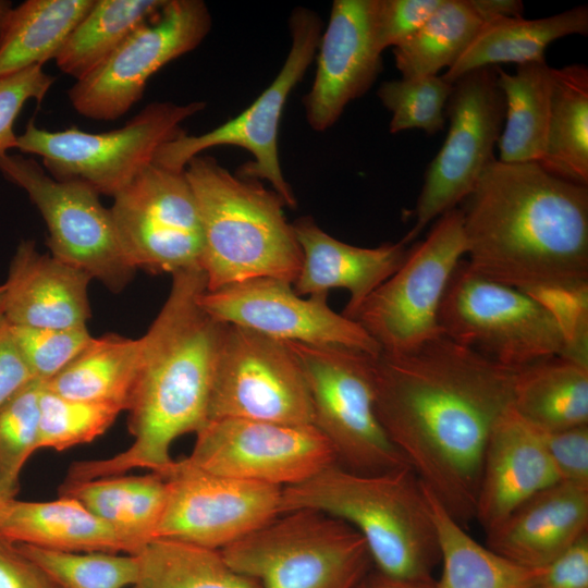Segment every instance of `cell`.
<instances>
[{
    "label": "cell",
    "mask_w": 588,
    "mask_h": 588,
    "mask_svg": "<svg viewBox=\"0 0 588 588\" xmlns=\"http://www.w3.org/2000/svg\"><path fill=\"white\" fill-rule=\"evenodd\" d=\"M0 498H7L2 490L1 480H0Z\"/></svg>",
    "instance_id": "cell-52"
},
{
    "label": "cell",
    "mask_w": 588,
    "mask_h": 588,
    "mask_svg": "<svg viewBox=\"0 0 588 588\" xmlns=\"http://www.w3.org/2000/svg\"><path fill=\"white\" fill-rule=\"evenodd\" d=\"M222 418L314 424L305 375L286 342L225 324L208 421Z\"/></svg>",
    "instance_id": "cell-13"
},
{
    "label": "cell",
    "mask_w": 588,
    "mask_h": 588,
    "mask_svg": "<svg viewBox=\"0 0 588 588\" xmlns=\"http://www.w3.org/2000/svg\"><path fill=\"white\" fill-rule=\"evenodd\" d=\"M54 81L40 65L0 75V158L16 148L14 124L25 103H40Z\"/></svg>",
    "instance_id": "cell-42"
},
{
    "label": "cell",
    "mask_w": 588,
    "mask_h": 588,
    "mask_svg": "<svg viewBox=\"0 0 588 588\" xmlns=\"http://www.w3.org/2000/svg\"><path fill=\"white\" fill-rule=\"evenodd\" d=\"M452 89L442 75L383 82L377 95L392 114L390 133L419 128L434 135L442 131Z\"/></svg>",
    "instance_id": "cell-40"
},
{
    "label": "cell",
    "mask_w": 588,
    "mask_h": 588,
    "mask_svg": "<svg viewBox=\"0 0 588 588\" xmlns=\"http://www.w3.org/2000/svg\"><path fill=\"white\" fill-rule=\"evenodd\" d=\"M443 335L502 366L519 369L562 356L567 336L555 313L520 289L456 266L439 309Z\"/></svg>",
    "instance_id": "cell-7"
},
{
    "label": "cell",
    "mask_w": 588,
    "mask_h": 588,
    "mask_svg": "<svg viewBox=\"0 0 588 588\" xmlns=\"http://www.w3.org/2000/svg\"><path fill=\"white\" fill-rule=\"evenodd\" d=\"M4 311V285L0 284V319L3 318Z\"/></svg>",
    "instance_id": "cell-51"
},
{
    "label": "cell",
    "mask_w": 588,
    "mask_h": 588,
    "mask_svg": "<svg viewBox=\"0 0 588 588\" xmlns=\"http://www.w3.org/2000/svg\"><path fill=\"white\" fill-rule=\"evenodd\" d=\"M463 203L473 271L531 294L588 286V186L494 159Z\"/></svg>",
    "instance_id": "cell-2"
},
{
    "label": "cell",
    "mask_w": 588,
    "mask_h": 588,
    "mask_svg": "<svg viewBox=\"0 0 588 588\" xmlns=\"http://www.w3.org/2000/svg\"><path fill=\"white\" fill-rule=\"evenodd\" d=\"M469 0H443L427 22L393 48L403 78L438 75L450 69L483 25Z\"/></svg>",
    "instance_id": "cell-36"
},
{
    "label": "cell",
    "mask_w": 588,
    "mask_h": 588,
    "mask_svg": "<svg viewBox=\"0 0 588 588\" xmlns=\"http://www.w3.org/2000/svg\"><path fill=\"white\" fill-rule=\"evenodd\" d=\"M527 588H588V534L544 566Z\"/></svg>",
    "instance_id": "cell-45"
},
{
    "label": "cell",
    "mask_w": 588,
    "mask_h": 588,
    "mask_svg": "<svg viewBox=\"0 0 588 588\" xmlns=\"http://www.w3.org/2000/svg\"><path fill=\"white\" fill-rule=\"evenodd\" d=\"M211 15L201 0H166L160 12L132 32L112 54L68 90L81 115L113 121L143 97L147 82L169 62L197 48Z\"/></svg>",
    "instance_id": "cell-16"
},
{
    "label": "cell",
    "mask_w": 588,
    "mask_h": 588,
    "mask_svg": "<svg viewBox=\"0 0 588 588\" xmlns=\"http://www.w3.org/2000/svg\"><path fill=\"white\" fill-rule=\"evenodd\" d=\"M466 255L461 208L440 216L426 240L362 304L353 320L388 354H402L443 332L439 309L451 277Z\"/></svg>",
    "instance_id": "cell-10"
},
{
    "label": "cell",
    "mask_w": 588,
    "mask_h": 588,
    "mask_svg": "<svg viewBox=\"0 0 588 588\" xmlns=\"http://www.w3.org/2000/svg\"><path fill=\"white\" fill-rule=\"evenodd\" d=\"M376 0H335L321 33L313 86L304 98L306 119L318 132L331 127L345 107L365 95L382 70L376 35Z\"/></svg>",
    "instance_id": "cell-20"
},
{
    "label": "cell",
    "mask_w": 588,
    "mask_h": 588,
    "mask_svg": "<svg viewBox=\"0 0 588 588\" xmlns=\"http://www.w3.org/2000/svg\"><path fill=\"white\" fill-rule=\"evenodd\" d=\"M469 3L483 23L524 17V3L520 0H469Z\"/></svg>",
    "instance_id": "cell-48"
},
{
    "label": "cell",
    "mask_w": 588,
    "mask_h": 588,
    "mask_svg": "<svg viewBox=\"0 0 588 588\" xmlns=\"http://www.w3.org/2000/svg\"><path fill=\"white\" fill-rule=\"evenodd\" d=\"M85 271L21 241L4 285L3 318L16 327L84 328L90 318Z\"/></svg>",
    "instance_id": "cell-22"
},
{
    "label": "cell",
    "mask_w": 588,
    "mask_h": 588,
    "mask_svg": "<svg viewBox=\"0 0 588 588\" xmlns=\"http://www.w3.org/2000/svg\"><path fill=\"white\" fill-rule=\"evenodd\" d=\"M443 0H376L375 25L380 49L395 48L415 34Z\"/></svg>",
    "instance_id": "cell-43"
},
{
    "label": "cell",
    "mask_w": 588,
    "mask_h": 588,
    "mask_svg": "<svg viewBox=\"0 0 588 588\" xmlns=\"http://www.w3.org/2000/svg\"><path fill=\"white\" fill-rule=\"evenodd\" d=\"M553 70L546 60L517 65L515 74L497 68L498 85L505 102L498 160L519 163L541 159L550 118Z\"/></svg>",
    "instance_id": "cell-30"
},
{
    "label": "cell",
    "mask_w": 588,
    "mask_h": 588,
    "mask_svg": "<svg viewBox=\"0 0 588 588\" xmlns=\"http://www.w3.org/2000/svg\"><path fill=\"white\" fill-rule=\"evenodd\" d=\"M433 581L416 583L389 577L377 569L368 572L355 588H433Z\"/></svg>",
    "instance_id": "cell-49"
},
{
    "label": "cell",
    "mask_w": 588,
    "mask_h": 588,
    "mask_svg": "<svg viewBox=\"0 0 588 588\" xmlns=\"http://www.w3.org/2000/svg\"><path fill=\"white\" fill-rule=\"evenodd\" d=\"M42 385L33 379L0 406V480L7 498L15 497L21 471L38 450Z\"/></svg>",
    "instance_id": "cell-39"
},
{
    "label": "cell",
    "mask_w": 588,
    "mask_h": 588,
    "mask_svg": "<svg viewBox=\"0 0 588 588\" xmlns=\"http://www.w3.org/2000/svg\"><path fill=\"white\" fill-rule=\"evenodd\" d=\"M0 534L50 550L136 554L125 538L69 495L39 502L0 498Z\"/></svg>",
    "instance_id": "cell-25"
},
{
    "label": "cell",
    "mask_w": 588,
    "mask_h": 588,
    "mask_svg": "<svg viewBox=\"0 0 588 588\" xmlns=\"http://www.w3.org/2000/svg\"><path fill=\"white\" fill-rule=\"evenodd\" d=\"M292 224L303 253L294 291L309 296L347 290L350 299L342 315L348 319L401 267L409 250L404 238L375 248L346 244L326 233L311 217Z\"/></svg>",
    "instance_id": "cell-23"
},
{
    "label": "cell",
    "mask_w": 588,
    "mask_h": 588,
    "mask_svg": "<svg viewBox=\"0 0 588 588\" xmlns=\"http://www.w3.org/2000/svg\"><path fill=\"white\" fill-rule=\"evenodd\" d=\"M0 588H61L14 541L0 534Z\"/></svg>",
    "instance_id": "cell-46"
},
{
    "label": "cell",
    "mask_w": 588,
    "mask_h": 588,
    "mask_svg": "<svg viewBox=\"0 0 588 588\" xmlns=\"http://www.w3.org/2000/svg\"><path fill=\"white\" fill-rule=\"evenodd\" d=\"M181 467L281 488L313 477L336 463L334 452L314 425L222 418L196 432Z\"/></svg>",
    "instance_id": "cell-17"
},
{
    "label": "cell",
    "mask_w": 588,
    "mask_h": 588,
    "mask_svg": "<svg viewBox=\"0 0 588 588\" xmlns=\"http://www.w3.org/2000/svg\"><path fill=\"white\" fill-rule=\"evenodd\" d=\"M61 588H128L138 573L137 556L109 552H66L15 542Z\"/></svg>",
    "instance_id": "cell-37"
},
{
    "label": "cell",
    "mask_w": 588,
    "mask_h": 588,
    "mask_svg": "<svg viewBox=\"0 0 588 588\" xmlns=\"http://www.w3.org/2000/svg\"><path fill=\"white\" fill-rule=\"evenodd\" d=\"M304 509L351 525L378 572L405 581L434 580L437 531L424 485L409 466L363 474L334 463L282 488L281 513Z\"/></svg>",
    "instance_id": "cell-4"
},
{
    "label": "cell",
    "mask_w": 588,
    "mask_h": 588,
    "mask_svg": "<svg viewBox=\"0 0 588 588\" xmlns=\"http://www.w3.org/2000/svg\"><path fill=\"white\" fill-rule=\"evenodd\" d=\"M121 412L118 406L69 399L42 385L38 449L63 451L91 442L111 427Z\"/></svg>",
    "instance_id": "cell-38"
},
{
    "label": "cell",
    "mask_w": 588,
    "mask_h": 588,
    "mask_svg": "<svg viewBox=\"0 0 588 588\" xmlns=\"http://www.w3.org/2000/svg\"><path fill=\"white\" fill-rule=\"evenodd\" d=\"M207 290L201 268L172 274L169 295L140 338L142 359L132 392L128 430L132 444L109 458L72 464L66 483L147 468L164 476L171 446L208 422L211 389L225 324L199 305Z\"/></svg>",
    "instance_id": "cell-3"
},
{
    "label": "cell",
    "mask_w": 588,
    "mask_h": 588,
    "mask_svg": "<svg viewBox=\"0 0 588 588\" xmlns=\"http://www.w3.org/2000/svg\"><path fill=\"white\" fill-rule=\"evenodd\" d=\"M94 0H26L10 10L0 34V75L56 59Z\"/></svg>",
    "instance_id": "cell-31"
},
{
    "label": "cell",
    "mask_w": 588,
    "mask_h": 588,
    "mask_svg": "<svg viewBox=\"0 0 588 588\" xmlns=\"http://www.w3.org/2000/svg\"><path fill=\"white\" fill-rule=\"evenodd\" d=\"M33 379L9 322L0 319V406Z\"/></svg>",
    "instance_id": "cell-47"
},
{
    "label": "cell",
    "mask_w": 588,
    "mask_h": 588,
    "mask_svg": "<svg viewBox=\"0 0 588 588\" xmlns=\"http://www.w3.org/2000/svg\"><path fill=\"white\" fill-rule=\"evenodd\" d=\"M220 551L260 588H355L372 565L351 525L305 509L281 513Z\"/></svg>",
    "instance_id": "cell-6"
},
{
    "label": "cell",
    "mask_w": 588,
    "mask_h": 588,
    "mask_svg": "<svg viewBox=\"0 0 588 588\" xmlns=\"http://www.w3.org/2000/svg\"><path fill=\"white\" fill-rule=\"evenodd\" d=\"M184 172L203 225L207 290L255 278L293 285L303 253L283 199L258 180L234 175L211 156L192 158Z\"/></svg>",
    "instance_id": "cell-5"
},
{
    "label": "cell",
    "mask_w": 588,
    "mask_h": 588,
    "mask_svg": "<svg viewBox=\"0 0 588 588\" xmlns=\"http://www.w3.org/2000/svg\"><path fill=\"white\" fill-rule=\"evenodd\" d=\"M2 176L25 191L47 229V245L54 258L121 292L136 269L126 258L110 208L88 184L57 180L34 158L7 154L0 158Z\"/></svg>",
    "instance_id": "cell-12"
},
{
    "label": "cell",
    "mask_w": 588,
    "mask_h": 588,
    "mask_svg": "<svg viewBox=\"0 0 588 588\" xmlns=\"http://www.w3.org/2000/svg\"><path fill=\"white\" fill-rule=\"evenodd\" d=\"M286 343L305 375L313 425L330 443L336 463L363 474L409 466L376 413L375 356L339 345Z\"/></svg>",
    "instance_id": "cell-9"
},
{
    "label": "cell",
    "mask_w": 588,
    "mask_h": 588,
    "mask_svg": "<svg viewBox=\"0 0 588 588\" xmlns=\"http://www.w3.org/2000/svg\"><path fill=\"white\" fill-rule=\"evenodd\" d=\"M140 359V338L114 333L93 336L81 353L44 385L69 399L111 404L126 411Z\"/></svg>",
    "instance_id": "cell-29"
},
{
    "label": "cell",
    "mask_w": 588,
    "mask_h": 588,
    "mask_svg": "<svg viewBox=\"0 0 588 588\" xmlns=\"http://www.w3.org/2000/svg\"><path fill=\"white\" fill-rule=\"evenodd\" d=\"M135 555L138 573L128 588H260L233 569L220 550L155 538Z\"/></svg>",
    "instance_id": "cell-35"
},
{
    "label": "cell",
    "mask_w": 588,
    "mask_h": 588,
    "mask_svg": "<svg viewBox=\"0 0 588 588\" xmlns=\"http://www.w3.org/2000/svg\"><path fill=\"white\" fill-rule=\"evenodd\" d=\"M515 373L445 335L406 353L373 357L381 426L462 525L475 518L486 445L512 406Z\"/></svg>",
    "instance_id": "cell-1"
},
{
    "label": "cell",
    "mask_w": 588,
    "mask_h": 588,
    "mask_svg": "<svg viewBox=\"0 0 588 588\" xmlns=\"http://www.w3.org/2000/svg\"><path fill=\"white\" fill-rule=\"evenodd\" d=\"M167 501L156 538L222 550L280 512L282 488L181 467L167 474Z\"/></svg>",
    "instance_id": "cell-18"
},
{
    "label": "cell",
    "mask_w": 588,
    "mask_h": 588,
    "mask_svg": "<svg viewBox=\"0 0 588 588\" xmlns=\"http://www.w3.org/2000/svg\"><path fill=\"white\" fill-rule=\"evenodd\" d=\"M112 198L113 224L136 270L174 274L201 268L203 225L184 170L152 162Z\"/></svg>",
    "instance_id": "cell-14"
},
{
    "label": "cell",
    "mask_w": 588,
    "mask_h": 588,
    "mask_svg": "<svg viewBox=\"0 0 588 588\" xmlns=\"http://www.w3.org/2000/svg\"><path fill=\"white\" fill-rule=\"evenodd\" d=\"M10 327L34 378L42 382L50 380L65 368L93 339L87 327L71 329L11 324Z\"/></svg>",
    "instance_id": "cell-41"
},
{
    "label": "cell",
    "mask_w": 588,
    "mask_h": 588,
    "mask_svg": "<svg viewBox=\"0 0 588 588\" xmlns=\"http://www.w3.org/2000/svg\"><path fill=\"white\" fill-rule=\"evenodd\" d=\"M588 534V489L559 481L486 531L487 546L528 568H543Z\"/></svg>",
    "instance_id": "cell-24"
},
{
    "label": "cell",
    "mask_w": 588,
    "mask_h": 588,
    "mask_svg": "<svg viewBox=\"0 0 588 588\" xmlns=\"http://www.w3.org/2000/svg\"><path fill=\"white\" fill-rule=\"evenodd\" d=\"M588 34V7L577 5L542 19H503L485 23L442 77L453 84L463 75L501 63L543 61L546 49L569 35Z\"/></svg>",
    "instance_id": "cell-26"
},
{
    "label": "cell",
    "mask_w": 588,
    "mask_h": 588,
    "mask_svg": "<svg viewBox=\"0 0 588 588\" xmlns=\"http://www.w3.org/2000/svg\"><path fill=\"white\" fill-rule=\"evenodd\" d=\"M13 3L9 0H0V34L5 22V19L12 9Z\"/></svg>",
    "instance_id": "cell-50"
},
{
    "label": "cell",
    "mask_w": 588,
    "mask_h": 588,
    "mask_svg": "<svg viewBox=\"0 0 588 588\" xmlns=\"http://www.w3.org/2000/svg\"><path fill=\"white\" fill-rule=\"evenodd\" d=\"M559 481L541 432L511 406L494 424L486 445L475 518L488 531Z\"/></svg>",
    "instance_id": "cell-21"
},
{
    "label": "cell",
    "mask_w": 588,
    "mask_h": 588,
    "mask_svg": "<svg viewBox=\"0 0 588 588\" xmlns=\"http://www.w3.org/2000/svg\"><path fill=\"white\" fill-rule=\"evenodd\" d=\"M291 47L271 84L237 117L199 135L185 132L162 145L154 163L183 171L187 162L203 151L219 146H237L253 155V160L237 174L269 182L285 206L297 203L280 166L278 137L283 109L291 91L304 77L314 60L322 33L318 14L305 8L295 9L289 21Z\"/></svg>",
    "instance_id": "cell-11"
},
{
    "label": "cell",
    "mask_w": 588,
    "mask_h": 588,
    "mask_svg": "<svg viewBox=\"0 0 588 588\" xmlns=\"http://www.w3.org/2000/svg\"><path fill=\"white\" fill-rule=\"evenodd\" d=\"M166 0H94L56 57L57 66L78 81L101 65L125 38L154 19Z\"/></svg>",
    "instance_id": "cell-34"
},
{
    "label": "cell",
    "mask_w": 588,
    "mask_h": 588,
    "mask_svg": "<svg viewBox=\"0 0 588 588\" xmlns=\"http://www.w3.org/2000/svg\"><path fill=\"white\" fill-rule=\"evenodd\" d=\"M328 294L303 298L292 284L255 278L206 290L200 307L216 320L247 328L284 342L339 345L378 356L379 344L355 320L332 310Z\"/></svg>",
    "instance_id": "cell-19"
},
{
    "label": "cell",
    "mask_w": 588,
    "mask_h": 588,
    "mask_svg": "<svg viewBox=\"0 0 588 588\" xmlns=\"http://www.w3.org/2000/svg\"><path fill=\"white\" fill-rule=\"evenodd\" d=\"M60 495L81 502L135 549L136 554L152 539L167 501V480L157 473L111 476L61 486Z\"/></svg>",
    "instance_id": "cell-27"
},
{
    "label": "cell",
    "mask_w": 588,
    "mask_h": 588,
    "mask_svg": "<svg viewBox=\"0 0 588 588\" xmlns=\"http://www.w3.org/2000/svg\"><path fill=\"white\" fill-rule=\"evenodd\" d=\"M541 434L560 481L588 489V424Z\"/></svg>",
    "instance_id": "cell-44"
},
{
    "label": "cell",
    "mask_w": 588,
    "mask_h": 588,
    "mask_svg": "<svg viewBox=\"0 0 588 588\" xmlns=\"http://www.w3.org/2000/svg\"><path fill=\"white\" fill-rule=\"evenodd\" d=\"M205 108L204 101H154L123 126L101 133L76 125L48 131L30 120L17 135L15 149L40 157L47 173L57 180L81 181L113 197L154 162L162 145L184 133V121Z\"/></svg>",
    "instance_id": "cell-8"
},
{
    "label": "cell",
    "mask_w": 588,
    "mask_h": 588,
    "mask_svg": "<svg viewBox=\"0 0 588 588\" xmlns=\"http://www.w3.org/2000/svg\"><path fill=\"white\" fill-rule=\"evenodd\" d=\"M440 550L433 588H527L543 568L518 565L473 539L424 486Z\"/></svg>",
    "instance_id": "cell-32"
},
{
    "label": "cell",
    "mask_w": 588,
    "mask_h": 588,
    "mask_svg": "<svg viewBox=\"0 0 588 588\" xmlns=\"http://www.w3.org/2000/svg\"><path fill=\"white\" fill-rule=\"evenodd\" d=\"M512 408L540 432L588 424V367L554 356L516 369Z\"/></svg>",
    "instance_id": "cell-28"
},
{
    "label": "cell",
    "mask_w": 588,
    "mask_h": 588,
    "mask_svg": "<svg viewBox=\"0 0 588 588\" xmlns=\"http://www.w3.org/2000/svg\"><path fill=\"white\" fill-rule=\"evenodd\" d=\"M497 68L471 71L453 83L446 103V137L427 168L418 196L415 224L403 237L408 244L433 219L470 194L493 155L504 123L505 102Z\"/></svg>",
    "instance_id": "cell-15"
},
{
    "label": "cell",
    "mask_w": 588,
    "mask_h": 588,
    "mask_svg": "<svg viewBox=\"0 0 588 588\" xmlns=\"http://www.w3.org/2000/svg\"><path fill=\"white\" fill-rule=\"evenodd\" d=\"M539 163L550 174L588 186V68L553 70L550 118Z\"/></svg>",
    "instance_id": "cell-33"
}]
</instances>
